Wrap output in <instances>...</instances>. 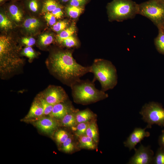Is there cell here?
<instances>
[{"label":"cell","instance_id":"cell-2","mask_svg":"<svg viewBox=\"0 0 164 164\" xmlns=\"http://www.w3.org/2000/svg\"><path fill=\"white\" fill-rule=\"evenodd\" d=\"M8 37H0V72L1 77L9 76L23 66V61L17 54V51Z\"/></svg>","mask_w":164,"mask_h":164},{"label":"cell","instance_id":"cell-30","mask_svg":"<svg viewBox=\"0 0 164 164\" xmlns=\"http://www.w3.org/2000/svg\"><path fill=\"white\" fill-rule=\"evenodd\" d=\"M152 164H164V149H159L154 156Z\"/></svg>","mask_w":164,"mask_h":164},{"label":"cell","instance_id":"cell-11","mask_svg":"<svg viewBox=\"0 0 164 164\" xmlns=\"http://www.w3.org/2000/svg\"><path fill=\"white\" fill-rule=\"evenodd\" d=\"M77 111L74 108L70 102L67 100L54 105L49 115L55 119H61L67 114Z\"/></svg>","mask_w":164,"mask_h":164},{"label":"cell","instance_id":"cell-12","mask_svg":"<svg viewBox=\"0 0 164 164\" xmlns=\"http://www.w3.org/2000/svg\"><path fill=\"white\" fill-rule=\"evenodd\" d=\"M35 126L41 131L47 134H51L57 128L58 124L55 119L51 118L42 117L35 123Z\"/></svg>","mask_w":164,"mask_h":164},{"label":"cell","instance_id":"cell-35","mask_svg":"<svg viewBox=\"0 0 164 164\" xmlns=\"http://www.w3.org/2000/svg\"><path fill=\"white\" fill-rule=\"evenodd\" d=\"M44 17L47 23L50 26H53L56 23V18L51 12H46Z\"/></svg>","mask_w":164,"mask_h":164},{"label":"cell","instance_id":"cell-27","mask_svg":"<svg viewBox=\"0 0 164 164\" xmlns=\"http://www.w3.org/2000/svg\"><path fill=\"white\" fill-rule=\"evenodd\" d=\"M91 122L88 121L78 123L76 128L75 134L76 136H79L85 134L86 130Z\"/></svg>","mask_w":164,"mask_h":164},{"label":"cell","instance_id":"cell-9","mask_svg":"<svg viewBox=\"0 0 164 164\" xmlns=\"http://www.w3.org/2000/svg\"><path fill=\"white\" fill-rule=\"evenodd\" d=\"M135 153L128 162L129 164H152L154 152L149 145L145 146L141 144L137 149H135Z\"/></svg>","mask_w":164,"mask_h":164},{"label":"cell","instance_id":"cell-1","mask_svg":"<svg viewBox=\"0 0 164 164\" xmlns=\"http://www.w3.org/2000/svg\"><path fill=\"white\" fill-rule=\"evenodd\" d=\"M50 72L62 83L70 87L86 73L90 72L91 67L78 63L72 52L58 50L52 54L47 62Z\"/></svg>","mask_w":164,"mask_h":164},{"label":"cell","instance_id":"cell-43","mask_svg":"<svg viewBox=\"0 0 164 164\" xmlns=\"http://www.w3.org/2000/svg\"><path fill=\"white\" fill-rule=\"evenodd\" d=\"M160 27H161L164 30V22Z\"/></svg>","mask_w":164,"mask_h":164},{"label":"cell","instance_id":"cell-29","mask_svg":"<svg viewBox=\"0 0 164 164\" xmlns=\"http://www.w3.org/2000/svg\"><path fill=\"white\" fill-rule=\"evenodd\" d=\"M53 41L52 36L49 34H44L41 35L39 38V43L40 46H46L51 44Z\"/></svg>","mask_w":164,"mask_h":164},{"label":"cell","instance_id":"cell-8","mask_svg":"<svg viewBox=\"0 0 164 164\" xmlns=\"http://www.w3.org/2000/svg\"><path fill=\"white\" fill-rule=\"evenodd\" d=\"M49 104L54 105L68 100V96L61 86L50 85L40 93Z\"/></svg>","mask_w":164,"mask_h":164},{"label":"cell","instance_id":"cell-7","mask_svg":"<svg viewBox=\"0 0 164 164\" xmlns=\"http://www.w3.org/2000/svg\"><path fill=\"white\" fill-rule=\"evenodd\" d=\"M142 119L147 125L148 128L156 124L164 127V108L159 104L154 102L145 104L139 112Z\"/></svg>","mask_w":164,"mask_h":164},{"label":"cell","instance_id":"cell-33","mask_svg":"<svg viewBox=\"0 0 164 164\" xmlns=\"http://www.w3.org/2000/svg\"><path fill=\"white\" fill-rule=\"evenodd\" d=\"M41 4L40 0H27L26 1L28 7L33 12H36L38 11Z\"/></svg>","mask_w":164,"mask_h":164},{"label":"cell","instance_id":"cell-4","mask_svg":"<svg viewBox=\"0 0 164 164\" xmlns=\"http://www.w3.org/2000/svg\"><path fill=\"white\" fill-rule=\"evenodd\" d=\"M90 73L94 74L92 81L98 80L101 90L105 92L113 89L118 83V76L115 66L110 61L103 59H96L90 66Z\"/></svg>","mask_w":164,"mask_h":164},{"label":"cell","instance_id":"cell-5","mask_svg":"<svg viewBox=\"0 0 164 164\" xmlns=\"http://www.w3.org/2000/svg\"><path fill=\"white\" fill-rule=\"evenodd\" d=\"M138 8V4L132 0H113L107 7L110 19L118 21L134 18Z\"/></svg>","mask_w":164,"mask_h":164},{"label":"cell","instance_id":"cell-40","mask_svg":"<svg viewBox=\"0 0 164 164\" xmlns=\"http://www.w3.org/2000/svg\"><path fill=\"white\" fill-rule=\"evenodd\" d=\"M60 1L63 2H66L70 1V0H60Z\"/></svg>","mask_w":164,"mask_h":164},{"label":"cell","instance_id":"cell-28","mask_svg":"<svg viewBox=\"0 0 164 164\" xmlns=\"http://www.w3.org/2000/svg\"><path fill=\"white\" fill-rule=\"evenodd\" d=\"M0 26L5 30L11 29L12 27V22L6 16L1 13L0 14Z\"/></svg>","mask_w":164,"mask_h":164},{"label":"cell","instance_id":"cell-32","mask_svg":"<svg viewBox=\"0 0 164 164\" xmlns=\"http://www.w3.org/2000/svg\"><path fill=\"white\" fill-rule=\"evenodd\" d=\"M62 150L67 153L73 151L74 149V145L72 139L69 137L62 144Z\"/></svg>","mask_w":164,"mask_h":164},{"label":"cell","instance_id":"cell-36","mask_svg":"<svg viewBox=\"0 0 164 164\" xmlns=\"http://www.w3.org/2000/svg\"><path fill=\"white\" fill-rule=\"evenodd\" d=\"M22 42L26 46H31L36 43L35 39L32 37H25L21 40Z\"/></svg>","mask_w":164,"mask_h":164},{"label":"cell","instance_id":"cell-17","mask_svg":"<svg viewBox=\"0 0 164 164\" xmlns=\"http://www.w3.org/2000/svg\"><path fill=\"white\" fill-rule=\"evenodd\" d=\"M40 23L37 19L29 18L26 19L23 23L25 29L30 32H35L40 26Z\"/></svg>","mask_w":164,"mask_h":164},{"label":"cell","instance_id":"cell-19","mask_svg":"<svg viewBox=\"0 0 164 164\" xmlns=\"http://www.w3.org/2000/svg\"><path fill=\"white\" fill-rule=\"evenodd\" d=\"M97 126L95 121L91 122L86 130L85 134L97 143L99 140V134Z\"/></svg>","mask_w":164,"mask_h":164},{"label":"cell","instance_id":"cell-16","mask_svg":"<svg viewBox=\"0 0 164 164\" xmlns=\"http://www.w3.org/2000/svg\"><path fill=\"white\" fill-rule=\"evenodd\" d=\"M79 146L82 148L89 149H94L96 147V143L91 138L87 136L85 134L79 137Z\"/></svg>","mask_w":164,"mask_h":164},{"label":"cell","instance_id":"cell-31","mask_svg":"<svg viewBox=\"0 0 164 164\" xmlns=\"http://www.w3.org/2000/svg\"><path fill=\"white\" fill-rule=\"evenodd\" d=\"M21 54L28 58L30 61L33 60L36 56V52L31 46H26L22 51Z\"/></svg>","mask_w":164,"mask_h":164},{"label":"cell","instance_id":"cell-42","mask_svg":"<svg viewBox=\"0 0 164 164\" xmlns=\"http://www.w3.org/2000/svg\"><path fill=\"white\" fill-rule=\"evenodd\" d=\"M163 4H164V0H157Z\"/></svg>","mask_w":164,"mask_h":164},{"label":"cell","instance_id":"cell-34","mask_svg":"<svg viewBox=\"0 0 164 164\" xmlns=\"http://www.w3.org/2000/svg\"><path fill=\"white\" fill-rule=\"evenodd\" d=\"M68 24V22L65 21H60L56 22L52 28L54 31L59 33L65 29Z\"/></svg>","mask_w":164,"mask_h":164},{"label":"cell","instance_id":"cell-22","mask_svg":"<svg viewBox=\"0 0 164 164\" xmlns=\"http://www.w3.org/2000/svg\"><path fill=\"white\" fill-rule=\"evenodd\" d=\"M60 5L55 0H44L42 11L43 12H51Z\"/></svg>","mask_w":164,"mask_h":164},{"label":"cell","instance_id":"cell-15","mask_svg":"<svg viewBox=\"0 0 164 164\" xmlns=\"http://www.w3.org/2000/svg\"><path fill=\"white\" fill-rule=\"evenodd\" d=\"M157 28L158 33L154 39V44L157 51L164 55V30L160 27Z\"/></svg>","mask_w":164,"mask_h":164},{"label":"cell","instance_id":"cell-13","mask_svg":"<svg viewBox=\"0 0 164 164\" xmlns=\"http://www.w3.org/2000/svg\"><path fill=\"white\" fill-rule=\"evenodd\" d=\"M43 116L44 115L43 108L39 101L36 98L24 119L27 120L33 118L38 119Z\"/></svg>","mask_w":164,"mask_h":164},{"label":"cell","instance_id":"cell-41","mask_svg":"<svg viewBox=\"0 0 164 164\" xmlns=\"http://www.w3.org/2000/svg\"><path fill=\"white\" fill-rule=\"evenodd\" d=\"M7 0H0V2L1 3H3Z\"/></svg>","mask_w":164,"mask_h":164},{"label":"cell","instance_id":"cell-38","mask_svg":"<svg viewBox=\"0 0 164 164\" xmlns=\"http://www.w3.org/2000/svg\"><path fill=\"white\" fill-rule=\"evenodd\" d=\"M51 12L56 18L57 19L60 18L63 14L60 5Z\"/></svg>","mask_w":164,"mask_h":164},{"label":"cell","instance_id":"cell-24","mask_svg":"<svg viewBox=\"0 0 164 164\" xmlns=\"http://www.w3.org/2000/svg\"><path fill=\"white\" fill-rule=\"evenodd\" d=\"M84 10L82 7H76L69 5L66 8L68 15L73 19L77 18Z\"/></svg>","mask_w":164,"mask_h":164},{"label":"cell","instance_id":"cell-6","mask_svg":"<svg viewBox=\"0 0 164 164\" xmlns=\"http://www.w3.org/2000/svg\"><path fill=\"white\" fill-rule=\"evenodd\" d=\"M138 14L149 19L158 28L164 22V4L157 0H149L138 4Z\"/></svg>","mask_w":164,"mask_h":164},{"label":"cell","instance_id":"cell-26","mask_svg":"<svg viewBox=\"0 0 164 164\" xmlns=\"http://www.w3.org/2000/svg\"><path fill=\"white\" fill-rule=\"evenodd\" d=\"M54 137L56 141L58 143L62 144L69 138V135L66 131L60 129L55 132Z\"/></svg>","mask_w":164,"mask_h":164},{"label":"cell","instance_id":"cell-21","mask_svg":"<svg viewBox=\"0 0 164 164\" xmlns=\"http://www.w3.org/2000/svg\"><path fill=\"white\" fill-rule=\"evenodd\" d=\"M75 30V26L73 24L69 27L62 31L57 36L56 40L58 43L60 44L63 39L72 36Z\"/></svg>","mask_w":164,"mask_h":164},{"label":"cell","instance_id":"cell-25","mask_svg":"<svg viewBox=\"0 0 164 164\" xmlns=\"http://www.w3.org/2000/svg\"><path fill=\"white\" fill-rule=\"evenodd\" d=\"M60 44L68 48L77 47L79 45L77 40L72 35L63 39Z\"/></svg>","mask_w":164,"mask_h":164},{"label":"cell","instance_id":"cell-20","mask_svg":"<svg viewBox=\"0 0 164 164\" xmlns=\"http://www.w3.org/2000/svg\"><path fill=\"white\" fill-rule=\"evenodd\" d=\"M9 13L15 21L19 22L22 20V15L19 6L15 3H12L8 6Z\"/></svg>","mask_w":164,"mask_h":164},{"label":"cell","instance_id":"cell-14","mask_svg":"<svg viewBox=\"0 0 164 164\" xmlns=\"http://www.w3.org/2000/svg\"><path fill=\"white\" fill-rule=\"evenodd\" d=\"M76 118L77 123L89 121L94 118L95 114L90 109L77 111L76 113Z\"/></svg>","mask_w":164,"mask_h":164},{"label":"cell","instance_id":"cell-18","mask_svg":"<svg viewBox=\"0 0 164 164\" xmlns=\"http://www.w3.org/2000/svg\"><path fill=\"white\" fill-rule=\"evenodd\" d=\"M78 111L69 113L61 119V124L64 126L73 127L77 124L76 118V113Z\"/></svg>","mask_w":164,"mask_h":164},{"label":"cell","instance_id":"cell-10","mask_svg":"<svg viewBox=\"0 0 164 164\" xmlns=\"http://www.w3.org/2000/svg\"><path fill=\"white\" fill-rule=\"evenodd\" d=\"M147 128L146 127L144 128H135L124 142V146L128 148L129 151L135 149V146L138 143H140L145 138L150 136V133L145 131Z\"/></svg>","mask_w":164,"mask_h":164},{"label":"cell","instance_id":"cell-37","mask_svg":"<svg viewBox=\"0 0 164 164\" xmlns=\"http://www.w3.org/2000/svg\"><path fill=\"white\" fill-rule=\"evenodd\" d=\"M87 0H70L69 5L76 7H82L87 2Z\"/></svg>","mask_w":164,"mask_h":164},{"label":"cell","instance_id":"cell-23","mask_svg":"<svg viewBox=\"0 0 164 164\" xmlns=\"http://www.w3.org/2000/svg\"><path fill=\"white\" fill-rule=\"evenodd\" d=\"M36 98L39 101L43 108L44 116L49 115L52 111L53 105L48 103L40 93Z\"/></svg>","mask_w":164,"mask_h":164},{"label":"cell","instance_id":"cell-3","mask_svg":"<svg viewBox=\"0 0 164 164\" xmlns=\"http://www.w3.org/2000/svg\"><path fill=\"white\" fill-rule=\"evenodd\" d=\"M73 101L76 103L87 105L106 98L108 94L95 87L94 82L89 80L77 81L70 87Z\"/></svg>","mask_w":164,"mask_h":164},{"label":"cell","instance_id":"cell-39","mask_svg":"<svg viewBox=\"0 0 164 164\" xmlns=\"http://www.w3.org/2000/svg\"><path fill=\"white\" fill-rule=\"evenodd\" d=\"M158 142L161 148L164 149V130L162 131V133L160 136Z\"/></svg>","mask_w":164,"mask_h":164}]
</instances>
